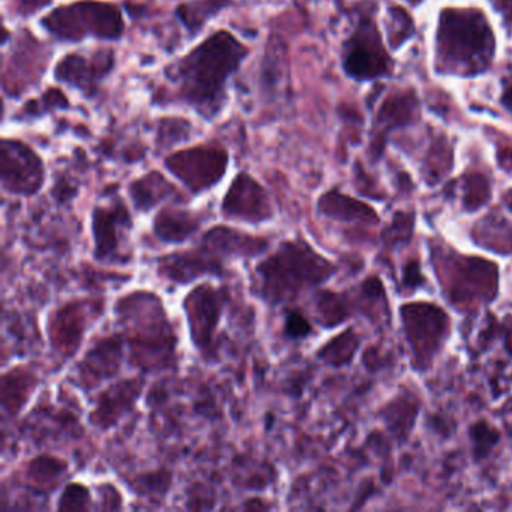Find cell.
<instances>
[{
  "label": "cell",
  "mask_w": 512,
  "mask_h": 512,
  "mask_svg": "<svg viewBox=\"0 0 512 512\" xmlns=\"http://www.w3.org/2000/svg\"><path fill=\"white\" fill-rule=\"evenodd\" d=\"M248 53L230 32L218 31L170 67L166 76L178 86L182 101L212 119L226 104L227 82Z\"/></svg>",
  "instance_id": "obj_1"
},
{
  "label": "cell",
  "mask_w": 512,
  "mask_h": 512,
  "mask_svg": "<svg viewBox=\"0 0 512 512\" xmlns=\"http://www.w3.org/2000/svg\"><path fill=\"white\" fill-rule=\"evenodd\" d=\"M496 38L485 14L476 8L440 11L436 32V70L451 76L475 77L493 64Z\"/></svg>",
  "instance_id": "obj_2"
},
{
  "label": "cell",
  "mask_w": 512,
  "mask_h": 512,
  "mask_svg": "<svg viewBox=\"0 0 512 512\" xmlns=\"http://www.w3.org/2000/svg\"><path fill=\"white\" fill-rule=\"evenodd\" d=\"M115 311L134 365L143 370H157L175 361L178 337L158 295L130 293L116 302Z\"/></svg>",
  "instance_id": "obj_3"
},
{
  "label": "cell",
  "mask_w": 512,
  "mask_h": 512,
  "mask_svg": "<svg viewBox=\"0 0 512 512\" xmlns=\"http://www.w3.org/2000/svg\"><path fill=\"white\" fill-rule=\"evenodd\" d=\"M334 266L302 239L281 242L275 253L256 266V292L266 304L295 299L307 287L323 283Z\"/></svg>",
  "instance_id": "obj_4"
},
{
  "label": "cell",
  "mask_w": 512,
  "mask_h": 512,
  "mask_svg": "<svg viewBox=\"0 0 512 512\" xmlns=\"http://www.w3.org/2000/svg\"><path fill=\"white\" fill-rule=\"evenodd\" d=\"M41 26L65 43H80L86 38L116 41L125 32L121 10L103 0H77L62 5L47 14Z\"/></svg>",
  "instance_id": "obj_5"
},
{
  "label": "cell",
  "mask_w": 512,
  "mask_h": 512,
  "mask_svg": "<svg viewBox=\"0 0 512 512\" xmlns=\"http://www.w3.org/2000/svg\"><path fill=\"white\" fill-rule=\"evenodd\" d=\"M343 70L347 77L359 83L392 76L394 61L370 17L361 19L352 37L344 43Z\"/></svg>",
  "instance_id": "obj_6"
},
{
  "label": "cell",
  "mask_w": 512,
  "mask_h": 512,
  "mask_svg": "<svg viewBox=\"0 0 512 512\" xmlns=\"http://www.w3.org/2000/svg\"><path fill=\"white\" fill-rule=\"evenodd\" d=\"M164 166L191 193L202 194L223 181L229 154L220 146L199 145L175 152L166 158Z\"/></svg>",
  "instance_id": "obj_7"
},
{
  "label": "cell",
  "mask_w": 512,
  "mask_h": 512,
  "mask_svg": "<svg viewBox=\"0 0 512 512\" xmlns=\"http://www.w3.org/2000/svg\"><path fill=\"white\" fill-rule=\"evenodd\" d=\"M224 302L223 290L209 283L194 287L182 302L191 341L203 358L212 359L217 355L215 334L223 317Z\"/></svg>",
  "instance_id": "obj_8"
},
{
  "label": "cell",
  "mask_w": 512,
  "mask_h": 512,
  "mask_svg": "<svg viewBox=\"0 0 512 512\" xmlns=\"http://www.w3.org/2000/svg\"><path fill=\"white\" fill-rule=\"evenodd\" d=\"M2 187L16 196H34L46 182V167L40 155L19 140L5 139L0 145Z\"/></svg>",
  "instance_id": "obj_9"
},
{
  "label": "cell",
  "mask_w": 512,
  "mask_h": 512,
  "mask_svg": "<svg viewBox=\"0 0 512 512\" xmlns=\"http://www.w3.org/2000/svg\"><path fill=\"white\" fill-rule=\"evenodd\" d=\"M227 220L239 223L262 224L274 218V208L265 188L248 173H239L221 203Z\"/></svg>",
  "instance_id": "obj_10"
},
{
  "label": "cell",
  "mask_w": 512,
  "mask_h": 512,
  "mask_svg": "<svg viewBox=\"0 0 512 512\" xmlns=\"http://www.w3.org/2000/svg\"><path fill=\"white\" fill-rule=\"evenodd\" d=\"M133 227L130 211L122 200L109 206H95L92 212V235H94V256L100 262L118 259L122 239Z\"/></svg>",
  "instance_id": "obj_11"
},
{
  "label": "cell",
  "mask_w": 512,
  "mask_h": 512,
  "mask_svg": "<svg viewBox=\"0 0 512 512\" xmlns=\"http://www.w3.org/2000/svg\"><path fill=\"white\" fill-rule=\"evenodd\" d=\"M88 320V305L80 299L67 302L53 311L47 328L50 344L58 355L70 359L79 352L89 326Z\"/></svg>",
  "instance_id": "obj_12"
},
{
  "label": "cell",
  "mask_w": 512,
  "mask_h": 512,
  "mask_svg": "<svg viewBox=\"0 0 512 512\" xmlns=\"http://www.w3.org/2000/svg\"><path fill=\"white\" fill-rule=\"evenodd\" d=\"M113 65H115V55L110 50L97 53L92 58L71 53L56 65L55 79L79 89L88 97H94L97 94L98 85L101 80L109 76Z\"/></svg>",
  "instance_id": "obj_13"
},
{
  "label": "cell",
  "mask_w": 512,
  "mask_h": 512,
  "mask_svg": "<svg viewBox=\"0 0 512 512\" xmlns=\"http://www.w3.org/2000/svg\"><path fill=\"white\" fill-rule=\"evenodd\" d=\"M223 262L214 251L200 245L196 250L181 251L167 254L158 259V275L164 280L187 286L191 281L203 275H220L223 272Z\"/></svg>",
  "instance_id": "obj_14"
},
{
  "label": "cell",
  "mask_w": 512,
  "mask_h": 512,
  "mask_svg": "<svg viewBox=\"0 0 512 512\" xmlns=\"http://www.w3.org/2000/svg\"><path fill=\"white\" fill-rule=\"evenodd\" d=\"M145 386L143 380L125 379L98 394L89 421L100 430H110L136 406Z\"/></svg>",
  "instance_id": "obj_15"
},
{
  "label": "cell",
  "mask_w": 512,
  "mask_h": 512,
  "mask_svg": "<svg viewBox=\"0 0 512 512\" xmlns=\"http://www.w3.org/2000/svg\"><path fill=\"white\" fill-rule=\"evenodd\" d=\"M122 362V340L119 337H106L95 343L77 365L80 385L94 389L104 380L118 374Z\"/></svg>",
  "instance_id": "obj_16"
},
{
  "label": "cell",
  "mask_w": 512,
  "mask_h": 512,
  "mask_svg": "<svg viewBox=\"0 0 512 512\" xmlns=\"http://www.w3.org/2000/svg\"><path fill=\"white\" fill-rule=\"evenodd\" d=\"M419 118V100L413 91L395 92L383 100L377 110L374 130V154L380 155L385 145L386 134L397 128L415 124Z\"/></svg>",
  "instance_id": "obj_17"
},
{
  "label": "cell",
  "mask_w": 512,
  "mask_h": 512,
  "mask_svg": "<svg viewBox=\"0 0 512 512\" xmlns=\"http://www.w3.org/2000/svg\"><path fill=\"white\" fill-rule=\"evenodd\" d=\"M202 244L221 259H251L265 253L268 239L250 235L233 227L217 226L203 235Z\"/></svg>",
  "instance_id": "obj_18"
},
{
  "label": "cell",
  "mask_w": 512,
  "mask_h": 512,
  "mask_svg": "<svg viewBox=\"0 0 512 512\" xmlns=\"http://www.w3.org/2000/svg\"><path fill=\"white\" fill-rule=\"evenodd\" d=\"M407 334L418 350H434L446 329V316L433 305L404 307Z\"/></svg>",
  "instance_id": "obj_19"
},
{
  "label": "cell",
  "mask_w": 512,
  "mask_h": 512,
  "mask_svg": "<svg viewBox=\"0 0 512 512\" xmlns=\"http://www.w3.org/2000/svg\"><path fill=\"white\" fill-rule=\"evenodd\" d=\"M202 226V218L187 209H161L154 220V233L164 244L178 245L188 241Z\"/></svg>",
  "instance_id": "obj_20"
},
{
  "label": "cell",
  "mask_w": 512,
  "mask_h": 512,
  "mask_svg": "<svg viewBox=\"0 0 512 512\" xmlns=\"http://www.w3.org/2000/svg\"><path fill=\"white\" fill-rule=\"evenodd\" d=\"M40 379L26 367H14L2 376V406L5 412L16 418L31 400Z\"/></svg>",
  "instance_id": "obj_21"
},
{
  "label": "cell",
  "mask_w": 512,
  "mask_h": 512,
  "mask_svg": "<svg viewBox=\"0 0 512 512\" xmlns=\"http://www.w3.org/2000/svg\"><path fill=\"white\" fill-rule=\"evenodd\" d=\"M130 196L137 211L149 212L164 200L179 197V193L164 175L151 172L131 182Z\"/></svg>",
  "instance_id": "obj_22"
},
{
  "label": "cell",
  "mask_w": 512,
  "mask_h": 512,
  "mask_svg": "<svg viewBox=\"0 0 512 512\" xmlns=\"http://www.w3.org/2000/svg\"><path fill=\"white\" fill-rule=\"evenodd\" d=\"M68 472V463L55 455H38L26 466V481L40 493L56 490Z\"/></svg>",
  "instance_id": "obj_23"
},
{
  "label": "cell",
  "mask_w": 512,
  "mask_h": 512,
  "mask_svg": "<svg viewBox=\"0 0 512 512\" xmlns=\"http://www.w3.org/2000/svg\"><path fill=\"white\" fill-rule=\"evenodd\" d=\"M317 208L323 215L335 218V220H367V218L374 217L373 209L335 190L323 194L317 203Z\"/></svg>",
  "instance_id": "obj_24"
},
{
  "label": "cell",
  "mask_w": 512,
  "mask_h": 512,
  "mask_svg": "<svg viewBox=\"0 0 512 512\" xmlns=\"http://www.w3.org/2000/svg\"><path fill=\"white\" fill-rule=\"evenodd\" d=\"M287 76V52L280 38L272 37L266 47L262 64V86L269 94H275L283 88Z\"/></svg>",
  "instance_id": "obj_25"
},
{
  "label": "cell",
  "mask_w": 512,
  "mask_h": 512,
  "mask_svg": "<svg viewBox=\"0 0 512 512\" xmlns=\"http://www.w3.org/2000/svg\"><path fill=\"white\" fill-rule=\"evenodd\" d=\"M230 2L232 0H196L193 4L178 7L176 14L182 25L190 32L191 37H196L212 17L218 16L220 11L229 7Z\"/></svg>",
  "instance_id": "obj_26"
},
{
  "label": "cell",
  "mask_w": 512,
  "mask_h": 512,
  "mask_svg": "<svg viewBox=\"0 0 512 512\" xmlns=\"http://www.w3.org/2000/svg\"><path fill=\"white\" fill-rule=\"evenodd\" d=\"M415 31V22L407 11L400 7L389 8L386 34H388L392 52H397L403 44H406L415 35Z\"/></svg>",
  "instance_id": "obj_27"
},
{
  "label": "cell",
  "mask_w": 512,
  "mask_h": 512,
  "mask_svg": "<svg viewBox=\"0 0 512 512\" xmlns=\"http://www.w3.org/2000/svg\"><path fill=\"white\" fill-rule=\"evenodd\" d=\"M356 347H358V341H356L355 335L352 334V331H346L326 343L317 352V356L328 364L340 367V365L347 364L352 359Z\"/></svg>",
  "instance_id": "obj_28"
},
{
  "label": "cell",
  "mask_w": 512,
  "mask_h": 512,
  "mask_svg": "<svg viewBox=\"0 0 512 512\" xmlns=\"http://www.w3.org/2000/svg\"><path fill=\"white\" fill-rule=\"evenodd\" d=\"M170 484H172V472L160 469L137 476L131 485L140 496L163 497L170 490Z\"/></svg>",
  "instance_id": "obj_29"
},
{
  "label": "cell",
  "mask_w": 512,
  "mask_h": 512,
  "mask_svg": "<svg viewBox=\"0 0 512 512\" xmlns=\"http://www.w3.org/2000/svg\"><path fill=\"white\" fill-rule=\"evenodd\" d=\"M59 511H91L92 494L86 485L71 482L65 485L58 500Z\"/></svg>",
  "instance_id": "obj_30"
},
{
  "label": "cell",
  "mask_w": 512,
  "mask_h": 512,
  "mask_svg": "<svg viewBox=\"0 0 512 512\" xmlns=\"http://www.w3.org/2000/svg\"><path fill=\"white\" fill-rule=\"evenodd\" d=\"M191 124L185 119H161L158 125V145L161 148H172L176 143L190 139Z\"/></svg>",
  "instance_id": "obj_31"
},
{
  "label": "cell",
  "mask_w": 512,
  "mask_h": 512,
  "mask_svg": "<svg viewBox=\"0 0 512 512\" xmlns=\"http://www.w3.org/2000/svg\"><path fill=\"white\" fill-rule=\"evenodd\" d=\"M317 314H319L320 322L326 326H335L344 319L343 302L337 295L329 292H320L316 299Z\"/></svg>",
  "instance_id": "obj_32"
},
{
  "label": "cell",
  "mask_w": 512,
  "mask_h": 512,
  "mask_svg": "<svg viewBox=\"0 0 512 512\" xmlns=\"http://www.w3.org/2000/svg\"><path fill=\"white\" fill-rule=\"evenodd\" d=\"M68 106L70 104H68L64 92L59 91V89H49L41 97V103L40 101H31V103L26 104L23 107V115L31 119L40 118L44 113L49 112L50 109H65Z\"/></svg>",
  "instance_id": "obj_33"
},
{
  "label": "cell",
  "mask_w": 512,
  "mask_h": 512,
  "mask_svg": "<svg viewBox=\"0 0 512 512\" xmlns=\"http://www.w3.org/2000/svg\"><path fill=\"white\" fill-rule=\"evenodd\" d=\"M470 434H472L473 443H475V454L478 458L488 454V451L499 440V434L496 433V430H493V427L485 424V422H478V424L473 425L470 428Z\"/></svg>",
  "instance_id": "obj_34"
},
{
  "label": "cell",
  "mask_w": 512,
  "mask_h": 512,
  "mask_svg": "<svg viewBox=\"0 0 512 512\" xmlns=\"http://www.w3.org/2000/svg\"><path fill=\"white\" fill-rule=\"evenodd\" d=\"M313 331V326L308 322L307 317L298 311H290L284 322V334L290 340H302L307 338Z\"/></svg>",
  "instance_id": "obj_35"
},
{
  "label": "cell",
  "mask_w": 512,
  "mask_h": 512,
  "mask_svg": "<svg viewBox=\"0 0 512 512\" xmlns=\"http://www.w3.org/2000/svg\"><path fill=\"white\" fill-rule=\"evenodd\" d=\"M100 491L101 508L103 509H119L122 508V496L119 494V491L116 490L115 485L104 484L98 488Z\"/></svg>",
  "instance_id": "obj_36"
},
{
  "label": "cell",
  "mask_w": 512,
  "mask_h": 512,
  "mask_svg": "<svg viewBox=\"0 0 512 512\" xmlns=\"http://www.w3.org/2000/svg\"><path fill=\"white\" fill-rule=\"evenodd\" d=\"M494 7H496L497 11L503 14L505 17L506 23L509 26H512V0H496L494 2Z\"/></svg>",
  "instance_id": "obj_37"
},
{
  "label": "cell",
  "mask_w": 512,
  "mask_h": 512,
  "mask_svg": "<svg viewBox=\"0 0 512 512\" xmlns=\"http://www.w3.org/2000/svg\"><path fill=\"white\" fill-rule=\"evenodd\" d=\"M419 265L416 262L410 263L409 266H407L406 269V284L407 286H416V283H418V280L421 281L422 277L421 274H419Z\"/></svg>",
  "instance_id": "obj_38"
},
{
  "label": "cell",
  "mask_w": 512,
  "mask_h": 512,
  "mask_svg": "<svg viewBox=\"0 0 512 512\" xmlns=\"http://www.w3.org/2000/svg\"><path fill=\"white\" fill-rule=\"evenodd\" d=\"M500 104H502L508 112L512 113V80L503 88L502 95H500Z\"/></svg>",
  "instance_id": "obj_39"
},
{
  "label": "cell",
  "mask_w": 512,
  "mask_h": 512,
  "mask_svg": "<svg viewBox=\"0 0 512 512\" xmlns=\"http://www.w3.org/2000/svg\"><path fill=\"white\" fill-rule=\"evenodd\" d=\"M271 505H266L262 499H250L244 505V509H248V511H256V509H269Z\"/></svg>",
  "instance_id": "obj_40"
},
{
  "label": "cell",
  "mask_w": 512,
  "mask_h": 512,
  "mask_svg": "<svg viewBox=\"0 0 512 512\" xmlns=\"http://www.w3.org/2000/svg\"><path fill=\"white\" fill-rule=\"evenodd\" d=\"M404 2H407V4L412 5V7H418V5H421L424 0H404Z\"/></svg>",
  "instance_id": "obj_41"
},
{
  "label": "cell",
  "mask_w": 512,
  "mask_h": 512,
  "mask_svg": "<svg viewBox=\"0 0 512 512\" xmlns=\"http://www.w3.org/2000/svg\"><path fill=\"white\" fill-rule=\"evenodd\" d=\"M506 203H508L509 208H512V191H509L508 194H506Z\"/></svg>",
  "instance_id": "obj_42"
}]
</instances>
